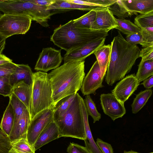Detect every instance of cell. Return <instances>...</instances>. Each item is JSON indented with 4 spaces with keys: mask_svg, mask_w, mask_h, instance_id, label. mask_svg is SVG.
<instances>
[{
    "mask_svg": "<svg viewBox=\"0 0 153 153\" xmlns=\"http://www.w3.org/2000/svg\"><path fill=\"white\" fill-rule=\"evenodd\" d=\"M85 75V60L64 63L48 74L52 89L53 107L62 98L77 93Z\"/></svg>",
    "mask_w": 153,
    "mask_h": 153,
    "instance_id": "1",
    "label": "cell"
},
{
    "mask_svg": "<svg viewBox=\"0 0 153 153\" xmlns=\"http://www.w3.org/2000/svg\"><path fill=\"white\" fill-rule=\"evenodd\" d=\"M118 32L111 42L110 58L105 74V82L110 86L123 78L139 57L138 47L128 43L119 30Z\"/></svg>",
    "mask_w": 153,
    "mask_h": 153,
    "instance_id": "2",
    "label": "cell"
},
{
    "mask_svg": "<svg viewBox=\"0 0 153 153\" xmlns=\"http://www.w3.org/2000/svg\"><path fill=\"white\" fill-rule=\"evenodd\" d=\"M108 31L77 27L72 20L56 28L50 40L67 52L91 42L106 38Z\"/></svg>",
    "mask_w": 153,
    "mask_h": 153,
    "instance_id": "3",
    "label": "cell"
},
{
    "mask_svg": "<svg viewBox=\"0 0 153 153\" xmlns=\"http://www.w3.org/2000/svg\"><path fill=\"white\" fill-rule=\"evenodd\" d=\"M79 95L76 94L67 111L54 120L58 128L59 137H69L84 140L86 138Z\"/></svg>",
    "mask_w": 153,
    "mask_h": 153,
    "instance_id": "4",
    "label": "cell"
},
{
    "mask_svg": "<svg viewBox=\"0 0 153 153\" xmlns=\"http://www.w3.org/2000/svg\"><path fill=\"white\" fill-rule=\"evenodd\" d=\"M30 114V119L40 112L53 107L52 89L48 74L39 71L33 74Z\"/></svg>",
    "mask_w": 153,
    "mask_h": 153,
    "instance_id": "5",
    "label": "cell"
},
{
    "mask_svg": "<svg viewBox=\"0 0 153 153\" xmlns=\"http://www.w3.org/2000/svg\"><path fill=\"white\" fill-rule=\"evenodd\" d=\"M32 20L28 16L4 14L0 16V35L7 38L15 35L24 34L30 29Z\"/></svg>",
    "mask_w": 153,
    "mask_h": 153,
    "instance_id": "6",
    "label": "cell"
},
{
    "mask_svg": "<svg viewBox=\"0 0 153 153\" xmlns=\"http://www.w3.org/2000/svg\"><path fill=\"white\" fill-rule=\"evenodd\" d=\"M53 120H54L52 108L42 111L31 119L27 134V140L31 146H33L42 131Z\"/></svg>",
    "mask_w": 153,
    "mask_h": 153,
    "instance_id": "7",
    "label": "cell"
},
{
    "mask_svg": "<svg viewBox=\"0 0 153 153\" xmlns=\"http://www.w3.org/2000/svg\"><path fill=\"white\" fill-rule=\"evenodd\" d=\"M63 60L61 50L51 47L43 48L39 54L34 69L46 73L59 67Z\"/></svg>",
    "mask_w": 153,
    "mask_h": 153,
    "instance_id": "8",
    "label": "cell"
},
{
    "mask_svg": "<svg viewBox=\"0 0 153 153\" xmlns=\"http://www.w3.org/2000/svg\"><path fill=\"white\" fill-rule=\"evenodd\" d=\"M100 104L104 114L114 121L122 118L126 113L124 103L118 100L112 93L100 95Z\"/></svg>",
    "mask_w": 153,
    "mask_h": 153,
    "instance_id": "9",
    "label": "cell"
},
{
    "mask_svg": "<svg viewBox=\"0 0 153 153\" xmlns=\"http://www.w3.org/2000/svg\"><path fill=\"white\" fill-rule=\"evenodd\" d=\"M103 79L101 77L100 68L96 60L83 79L80 88L83 95L95 94L97 89L104 87L102 84Z\"/></svg>",
    "mask_w": 153,
    "mask_h": 153,
    "instance_id": "10",
    "label": "cell"
},
{
    "mask_svg": "<svg viewBox=\"0 0 153 153\" xmlns=\"http://www.w3.org/2000/svg\"><path fill=\"white\" fill-rule=\"evenodd\" d=\"M140 83L134 74L128 75L117 84L111 93L124 103L137 89Z\"/></svg>",
    "mask_w": 153,
    "mask_h": 153,
    "instance_id": "11",
    "label": "cell"
},
{
    "mask_svg": "<svg viewBox=\"0 0 153 153\" xmlns=\"http://www.w3.org/2000/svg\"><path fill=\"white\" fill-rule=\"evenodd\" d=\"M106 38L91 42L82 46L67 51L64 55V63L70 61H83L104 45Z\"/></svg>",
    "mask_w": 153,
    "mask_h": 153,
    "instance_id": "12",
    "label": "cell"
},
{
    "mask_svg": "<svg viewBox=\"0 0 153 153\" xmlns=\"http://www.w3.org/2000/svg\"><path fill=\"white\" fill-rule=\"evenodd\" d=\"M94 11L96 17L91 29L109 31L117 26L116 18L107 7H100Z\"/></svg>",
    "mask_w": 153,
    "mask_h": 153,
    "instance_id": "13",
    "label": "cell"
},
{
    "mask_svg": "<svg viewBox=\"0 0 153 153\" xmlns=\"http://www.w3.org/2000/svg\"><path fill=\"white\" fill-rule=\"evenodd\" d=\"M59 138L58 128L54 121L53 120L40 133L33 146L35 151L49 142Z\"/></svg>",
    "mask_w": 153,
    "mask_h": 153,
    "instance_id": "14",
    "label": "cell"
},
{
    "mask_svg": "<svg viewBox=\"0 0 153 153\" xmlns=\"http://www.w3.org/2000/svg\"><path fill=\"white\" fill-rule=\"evenodd\" d=\"M79 98L86 135V138L84 140L85 147L91 153H102L95 142L92 135L89 124L88 115L86 108L84 100L79 95Z\"/></svg>",
    "mask_w": 153,
    "mask_h": 153,
    "instance_id": "15",
    "label": "cell"
},
{
    "mask_svg": "<svg viewBox=\"0 0 153 153\" xmlns=\"http://www.w3.org/2000/svg\"><path fill=\"white\" fill-rule=\"evenodd\" d=\"M33 74L28 65L17 64L15 72L9 76L10 83L13 87L21 81L29 85H32Z\"/></svg>",
    "mask_w": 153,
    "mask_h": 153,
    "instance_id": "16",
    "label": "cell"
},
{
    "mask_svg": "<svg viewBox=\"0 0 153 153\" xmlns=\"http://www.w3.org/2000/svg\"><path fill=\"white\" fill-rule=\"evenodd\" d=\"M31 121L30 114L27 109H25L17 123L13 126L8 137L10 141L26 136Z\"/></svg>",
    "mask_w": 153,
    "mask_h": 153,
    "instance_id": "17",
    "label": "cell"
},
{
    "mask_svg": "<svg viewBox=\"0 0 153 153\" xmlns=\"http://www.w3.org/2000/svg\"><path fill=\"white\" fill-rule=\"evenodd\" d=\"M131 15L139 13L144 14L153 10V0H121Z\"/></svg>",
    "mask_w": 153,
    "mask_h": 153,
    "instance_id": "18",
    "label": "cell"
},
{
    "mask_svg": "<svg viewBox=\"0 0 153 153\" xmlns=\"http://www.w3.org/2000/svg\"><path fill=\"white\" fill-rule=\"evenodd\" d=\"M32 91V85L23 81H20L13 87L12 93L16 96L26 106L30 113Z\"/></svg>",
    "mask_w": 153,
    "mask_h": 153,
    "instance_id": "19",
    "label": "cell"
},
{
    "mask_svg": "<svg viewBox=\"0 0 153 153\" xmlns=\"http://www.w3.org/2000/svg\"><path fill=\"white\" fill-rule=\"evenodd\" d=\"M111 50V45H103L94 53L100 68L101 77L103 78L106 74L110 60Z\"/></svg>",
    "mask_w": 153,
    "mask_h": 153,
    "instance_id": "20",
    "label": "cell"
},
{
    "mask_svg": "<svg viewBox=\"0 0 153 153\" xmlns=\"http://www.w3.org/2000/svg\"><path fill=\"white\" fill-rule=\"evenodd\" d=\"M14 121V115L12 107L9 102L4 111L0 124V129L9 137L12 129Z\"/></svg>",
    "mask_w": 153,
    "mask_h": 153,
    "instance_id": "21",
    "label": "cell"
},
{
    "mask_svg": "<svg viewBox=\"0 0 153 153\" xmlns=\"http://www.w3.org/2000/svg\"><path fill=\"white\" fill-rule=\"evenodd\" d=\"M47 9L51 10H95L100 7L89 6L68 2L64 0H56L55 3L47 6Z\"/></svg>",
    "mask_w": 153,
    "mask_h": 153,
    "instance_id": "22",
    "label": "cell"
},
{
    "mask_svg": "<svg viewBox=\"0 0 153 153\" xmlns=\"http://www.w3.org/2000/svg\"><path fill=\"white\" fill-rule=\"evenodd\" d=\"M10 153H35L33 146L28 143L25 136L10 142Z\"/></svg>",
    "mask_w": 153,
    "mask_h": 153,
    "instance_id": "23",
    "label": "cell"
},
{
    "mask_svg": "<svg viewBox=\"0 0 153 153\" xmlns=\"http://www.w3.org/2000/svg\"><path fill=\"white\" fill-rule=\"evenodd\" d=\"M76 94L70 95L62 98L54 105L52 108L53 110L54 120L67 111L74 99Z\"/></svg>",
    "mask_w": 153,
    "mask_h": 153,
    "instance_id": "24",
    "label": "cell"
},
{
    "mask_svg": "<svg viewBox=\"0 0 153 153\" xmlns=\"http://www.w3.org/2000/svg\"><path fill=\"white\" fill-rule=\"evenodd\" d=\"M152 93L151 89H147L141 91L136 95L131 105V111L133 114L137 113L144 106Z\"/></svg>",
    "mask_w": 153,
    "mask_h": 153,
    "instance_id": "25",
    "label": "cell"
},
{
    "mask_svg": "<svg viewBox=\"0 0 153 153\" xmlns=\"http://www.w3.org/2000/svg\"><path fill=\"white\" fill-rule=\"evenodd\" d=\"M116 20L118 25L115 29L127 36L136 33L141 34V29L129 20L116 18Z\"/></svg>",
    "mask_w": 153,
    "mask_h": 153,
    "instance_id": "26",
    "label": "cell"
},
{
    "mask_svg": "<svg viewBox=\"0 0 153 153\" xmlns=\"http://www.w3.org/2000/svg\"><path fill=\"white\" fill-rule=\"evenodd\" d=\"M153 75V60L141 61L135 75L139 82L144 81Z\"/></svg>",
    "mask_w": 153,
    "mask_h": 153,
    "instance_id": "27",
    "label": "cell"
},
{
    "mask_svg": "<svg viewBox=\"0 0 153 153\" xmlns=\"http://www.w3.org/2000/svg\"><path fill=\"white\" fill-rule=\"evenodd\" d=\"M9 97V102L12 107L14 115V125L17 123L25 110L27 108L23 103L13 94L12 93Z\"/></svg>",
    "mask_w": 153,
    "mask_h": 153,
    "instance_id": "28",
    "label": "cell"
},
{
    "mask_svg": "<svg viewBox=\"0 0 153 153\" xmlns=\"http://www.w3.org/2000/svg\"><path fill=\"white\" fill-rule=\"evenodd\" d=\"M95 17V11L91 10L80 17L73 20L74 24L77 27L90 28Z\"/></svg>",
    "mask_w": 153,
    "mask_h": 153,
    "instance_id": "29",
    "label": "cell"
},
{
    "mask_svg": "<svg viewBox=\"0 0 153 153\" xmlns=\"http://www.w3.org/2000/svg\"><path fill=\"white\" fill-rule=\"evenodd\" d=\"M107 7L113 15L117 16L119 19H125L131 15L124 7L121 0H117L114 3Z\"/></svg>",
    "mask_w": 153,
    "mask_h": 153,
    "instance_id": "30",
    "label": "cell"
},
{
    "mask_svg": "<svg viewBox=\"0 0 153 153\" xmlns=\"http://www.w3.org/2000/svg\"><path fill=\"white\" fill-rule=\"evenodd\" d=\"M84 101L88 115L93 118V123L99 121L101 118V114L99 112L95 104L90 95H86Z\"/></svg>",
    "mask_w": 153,
    "mask_h": 153,
    "instance_id": "31",
    "label": "cell"
},
{
    "mask_svg": "<svg viewBox=\"0 0 153 153\" xmlns=\"http://www.w3.org/2000/svg\"><path fill=\"white\" fill-rule=\"evenodd\" d=\"M134 23L140 29L153 27V10L138 15L134 19Z\"/></svg>",
    "mask_w": 153,
    "mask_h": 153,
    "instance_id": "32",
    "label": "cell"
},
{
    "mask_svg": "<svg viewBox=\"0 0 153 153\" xmlns=\"http://www.w3.org/2000/svg\"><path fill=\"white\" fill-rule=\"evenodd\" d=\"M143 39L142 46L144 48L153 46V27L141 28Z\"/></svg>",
    "mask_w": 153,
    "mask_h": 153,
    "instance_id": "33",
    "label": "cell"
},
{
    "mask_svg": "<svg viewBox=\"0 0 153 153\" xmlns=\"http://www.w3.org/2000/svg\"><path fill=\"white\" fill-rule=\"evenodd\" d=\"M9 76L0 77V95L9 97L12 93L13 87L9 81Z\"/></svg>",
    "mask_w": 153,
    "mask_h": 153,
    "instance_id": "34",
    "label": "cell"
},
{
    "mask_svg": "<svg viewBox=\"0 0 153 153\" xmlns=\"http://www.w3.org/2000/svg\"><path fill=\"white\" fill-rule=\"evenodd\" d=\"M17 65L13 62L0 65V77L10 76L13 74Z\"/></svg>",
    "mask_w": 153,
    "mask_h": 153,
    "instance_id": "35",
    "label": "cell"
},
{
    "mask_svg": "<svg viewBox=\"0 0 153 153\" xmlns=\"http://www.w3.org/2000/svg\"><path fill=\"white\" fill-rule=\"evenodd\" d=\"M10 142L9 137L0 129V153H10Z\"/></svg>",
    "mask_w": 153,
    "mask_h": 153,
    "instance_id": "36",
    "label": "cell"
},
{
    "mask_svg": "<svg viewBox=\"0 0 153 153\" xmlns=\"http://www.w3.org/2000/svg\"><path fill=\"white\" fill-rule=\"evenodd\" d=\"M139 56L141 57L143 61L153 60V46L142 48L140 51Z\"/></svg>",
    "mask_w": 153,
    "mask_h": 153,
    "instance_id": "37",
    "label": "cell"
},
{
    "mask_svg": "<svg viewBox=\"0 0 153 153\" xmlns=\"http://www.w3.org/2000/svg\"><path fill=\"white\" fill-rule=\"evenodd\" d=\"M67 151L68 153H91L86 147L73 142L70 143Z\"/></svg>",
    "mask_w": 153,
    "mask_h": 153,
    "instance_id": "38",
    "label": "cell"
},
{
    "mask_svg": "<svg viewBox=\"0 0 153 153\" xmlns=\"http://www.w3.org/2000/svg\"><path fill=\"white\" fill-rule=\"evenodd\" d=\"M95 143L102 153H113L112 147L109 143L99 138H97Z\"/></svg>",
    "mask_w": 153,
    "mask_h": 153,
    "instance_id": "39",
    "label": "cell"
},
{
    "mask_svg": "<svg viewBox=\"0 0 153 153\" xmlns=\"http://www.w3.org/2000/svg\"><path fill=\"white\" fill-rule=\"evenodd\" d=\"M126 40L128 43L132 45L140 44L142 45L143 44L141 34L136 33L127 36Z\"/></svg>",
    "mask_w": 153,
    "mask_h": 153,
    "instance_id": "40",
    "label": "cell"
},
{
    "mask_svg": "<svg viewBox=\"0 0 153 153\" xmlns=\"http://www.w3.org/2000/svg\"><path fill=\"white\" fill-rule=\"evenodd\" d=\"M90 2L99 7H107L115 2L117 0H88Z\"/></svg>",
    "mask_w": 153,
    "mask_h": 153,
    "instance_id": "41",
    "label": "cell"
},
{
    "mask_svg": "<svg viewBox=\"0 0 153 153\" xmlns=\"http://www.w3.org/2000/svg\"><path fill=\"white\" fill-rule=\"evenodd\" d=\"M28 1L39 6H48L55 3L56 0H28Z\"/></svg>",
    "mask_w": 153,
    "mask_h": 153,
    "instance_id": "42",
    "label": "cell"
},
{
    "mask_svg": "<svg viewBox=\"0 0 153 153\" xmlns=\"http://www.w3.org/2000/svg\"><path fill=\"white\" fill-rule=\"evenodd\" d=\"M141 84L147 89H149L152 88L153 86V76L144 80Z\"/></svg>",
    "mask_w": 153,
    "mask_h": 153,
    "instance_id": "43",
    "label": "cell"
},
{
    "mask_svg": "<svg viewBox=\"0 0 153 153\" xmlns=\"http://www.w3.org/2000/svg\"><path fill=\"white\" fill-rule=\"evenodd\" d=\"M12 62V60L2 54L0 55V65Z\"/></svg>",
    "mask_w": 153,
    "mask_h": 153,
    "instance_id": "44",
    "label": "cell"
},
{
    "mask_svg": "<svg viewBox=\"0 0 153 153\" xmlns=\"http://www.w3.org/2000/svg\"><path fill=\"white\" fill-rule=\"evenodd\" d=\"M6 39L0 35V55L2 54L5 45Z\"/></svg>",
    "mask_w": 153,
    "mask_h": 153,
    "instance_id": "45",
    "label": "cell"
},
{
    "mask_svg": "<svg viewBox=\"0 0 153 153\" xmlns=\"http://www.w3.org/2000/svg\"><path fill=\"white\" fill-rule=\"evenodd\" d=\"M123 153H140L138 152H137L131 150L130 151H124Z\"/></svg>",
    "mask_w": 153,
    "mask_h": 153,
    "instance_id": "46",
    "label": "cell"
},
{
    "mask_svg": "<svg viewBox=\"0 0 153 153\" xmlns=\"http://www.w3.org/2000/svg\"><path fill=\"white\" fill-rule=\"evenodd\" d=\"M1 12H0V16H1Z\"/></svg>",
    "mask_w": 153,
    "mask_h": 153,
    "instance_id": "47",
    "label": "cell"
},
{
    "mask_svg": "<svg viewBox=\"0 0 153 153\" xmlns=\"http://www.w3.org/2000/svg\"><path fill=\"white\" fill-rule=\"evenodd\" d=\"M149 153H153V152H152Z\"/></svg>",
    "mask_w": 153,
    "mask_h": 153,
    "instance_id": "48",
    "label": "cell"
}]
</instances>
